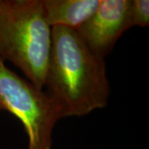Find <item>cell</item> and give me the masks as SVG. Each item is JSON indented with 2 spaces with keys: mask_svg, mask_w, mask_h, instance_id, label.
<instances>
[{
  "mask_svg": "<svg viewBox=\"0 0 149 149\" xmlns=\"http://www.w3.org/2000/svg\"><path fill=\"white\" fill-rule=\"evenodd\" d=\"M43 90L61 118L83 117L106 106L110 95L106 65L75 30L52 27V46Z\"/></svg>",
  "mask_w": 149,
  "mask_h": 149,
  "instance_id": "obj_1",
  "label": "cell"
},
{
  "mask_svg": "<svg viewBox=\"0 0 149 149\" xmlns=\"http://www.w3.org/2000/svg\"><path fill=\"white\" fill-rule=\"evenodd\" d=\"M0 110L16 117L27 136V149H52L53 131L61 115L53 100L0 59Z\"/></svg>",
  "mask_w": 149,
  "mask_h": 149,
  "instance_id": "obj_3",
  "label": "cell"
},
{
  "mask_svg": "<svg viewBox=\"0 0 149 149\" xmlns=\"http://www.w3.org/2000/svg\"><path fill=\"white\" fill-rule=\"evenodd\" d=\"M45 20L51 27L77 30L91 17L100 0H41Z\"/></svg>",
  "mask_w": 149,
  "mask_h": 149,
  "instance_id": "obj_5",
  "label": "cell"
},
{
  "mask_svg": "<svg viewBox=\"0 0 149 149\" xmlns=\"http://www.w3.org/2000/svg\"><path fill=\"white\" fill-rule=\"evenodd\" d=\"M52 46L41 0H0V59L17 66L40 90Z\"/></svg>",
  "mask_w": 149,
  "mask_h": 149,
  "instance_id": "obj_2",
  "label": "cell"
},
{
  "mask_svg": "<svg viewBox=\"0 0 149 149\" xmlns=\"http://www.w3.org/2000/svg\"><path fill=\"white\" fill-rule=\"evenodd\" d=\"M131 0H100L94 14L76 30L94 55L104 59L129 28Z\"/></svg>",
  "mask_w": 149,
  "mask_h": 149,
  "instance_id": "obj_4",
  "label": "cell"
},
{
  "mask_svg": "<svg viewBox=\"0 0 149 149\" xmlns=\"http://www.w3.org/2000/svg\"><path fill=\"white\" fill-rule=\"evenodd\" d=\"M130 22L132 27H145L149 25L148 0H131Z\"/></svg>",
  "mask_w": 149,
  "mask_h": 149,
  "instance_id": "obj_6",
  "label": "cell"
}]
</instances>
